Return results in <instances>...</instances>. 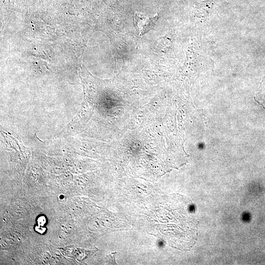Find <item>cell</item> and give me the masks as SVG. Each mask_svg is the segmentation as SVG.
I'll use <instances>...</instances> for the list:
<instances>
[{"label": "cell", "mask_w": 265, "mask_h": 265, "mask_svg": "<svg viewBox=\"0 0 265 265\" xmlns=\"http://www.w3.org/2000/svg\"><path fill=\"white\" fill-rule=\"evenodd\" d=\"M158 19L157 14L152 16L136 12L133 16V23L138 34L142 36L152 29L155 26Z\"/></svg>", "instance_id": "obj_1"}, {"label": "cell", "mask_w": 265, "mask_h": 265, "mask_svg": "<svg viewBox=\"0 0 265 265\" xmlns=\"http://www.w3.org/2000/svg\"><path fill=\"white\" fill-rule=\"evenodd\" d=\"M116 252L112 253L111 254L107 255L106 257V262L108 264L116 265L115 256Z\"/></svg>", "instance_id": "obj_2"}]
</instances>
